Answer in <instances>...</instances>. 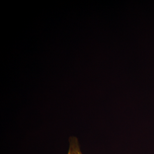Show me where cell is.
Returning a JSON list of instances; mask_svg holds the SVG:
<instances>
[{"label":"cell","instance_id":"6da1fadb","mask_svg":"<svg viewBox=\"0 0 154 154\" xmlns=\"http://www.w3.org/2000/svg\"><path fill=\"white\" fill-rule=\"evenodd\" d=\"M69 148L67 154H82L80 149L78 139L71 137L69 139Z\"/></svg>","mask_w":154,"mask_h":154}]
</instances>
